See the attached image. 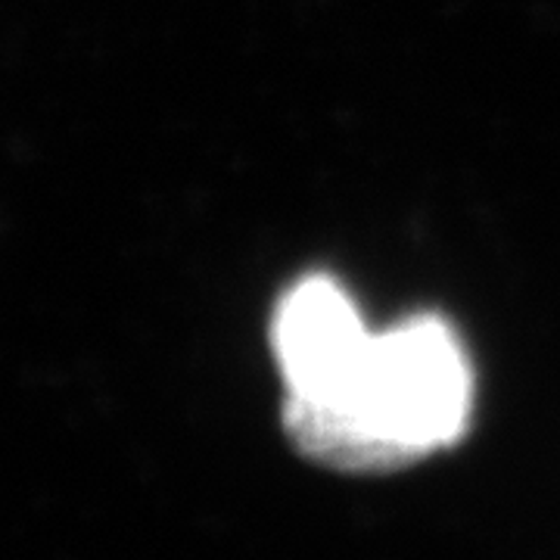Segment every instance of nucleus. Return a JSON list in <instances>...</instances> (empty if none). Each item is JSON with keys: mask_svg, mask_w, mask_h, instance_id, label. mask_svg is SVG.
I'll return each instance as SVG.
<instances>
[{"mask_svg": "<svg viewBox=\"0 0 560 560\" xmlns=\"http://www.w3.org/2000/svg\"><path fill=\"white\" fill-rule=\"evenodd\" d=\"M271 334L287 399L293 401L340 396L374 342L352 300L327 278L296 283L280 300Z\"/></svg>", "mask_w": 560, "mask_h": 560, "instance_id": "obj_2", "label": "nucleus"}, {"mask_svg": "<svg viewBox=\"0 0 560 560\" xmlns=\"http://www.w3.org/2000/svg\"><path fill=\"white\" fill-rule=\"evenodd\" d=\"M474 401L458 337L436 318L374 334L371 352L340 396L283 401L293 448L342 474H386L464 436Z\"/></svg>", "mask_w": 560, "mask_h": 560, "instance_id": "obj_1", "label": "nucleus"}]
</instances>
